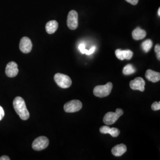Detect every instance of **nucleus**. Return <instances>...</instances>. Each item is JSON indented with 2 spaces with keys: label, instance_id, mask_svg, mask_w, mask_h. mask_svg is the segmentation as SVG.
Instances as JSON below:
<instances>
[{
  "label": "nucleus",
  "instance_id": "obj_16",
  "mask_svg": "<svg viewBox=\"0 0 160 160\" xmlns=\"http://www.w3.org/2000/svg\"><path fill=\"white\" fill-rule=\"evenodd\" d=\"M46 32L48 34H53L54 33L58 28V23L56 20H51L46 23Z\"/></svg>",
  "mask_w": 160,
  "mask_h": 160
},
{
  "label": "nucleus",
  "instance_id": "obj_22",
  "mask_svg": "<svg viewBox=\"0 0 160 160\" xmlns=\"http://www.w3.org/2000/svg\"><path fill=\"white\" fill-rule=\"evenodd\" d=\"M95 50H96V46H92L90 50L87 51V52L86 53V55H91V54L94 53V52L95 51Z\"/></svg>",
  "mask_w": 160,
  "mask_h": 160
},
{
  "label": "nucleus",
  "instance_id": "obj_17",
  "mask_svg": "<svg viewBox=\"0 0 160 160\" xmlns=\"http://www.w3.org/2000/svg\"><path fill=\"white\" fill-rule=\"evenodd\" d=\"M136 72V69L131 64H128L123 68V74L125 75L133 74Z\"/></svg>",
  "mask_w": 160,
  "mask_h": 160
},
{
  "label": "nucleus",
  "instance_id": "obj_15",
  "mask_svg": "<svg viewBox=\"0 0 160 160\" xmlns=\"http://www.w3.org/2000/svg\"><path fill=\"white\" fill-rule=\"evenodd\" d=\"M132 38L134 40H142L143 38H145L147 35V32L139 28H137L132 32Z\"/></svg>",
  "mask_w": 160,
  "mask_h": 160
},
{
  "label": "nucleus",
  "instance_id": "obj_14",
  "mask_svg": "<svg viewBox=\"0 0 160 160\" xmlns=\"http://www.w3.org/2000/svg\"><path fill=\"white\" fill-rule=\"evenodd\" d=\"M126 151L127 148L126 145L123 143H120L114 146L112 149V153L116 157H120L122 155L124 154L126 152Z\"/></svg>",
  "mask_w": 160,
  "mask_h": 160
},
{
  "label": "nucleus",
  "instance_id": "obj_26",
  "mask_svg": "<svg viewBox=\"0 0 160 160\" xmlns=\"http://www.w3.org/2000/svg\"><path fill=\"white\" fill-rule=\"evenodd\" d=\"M158 16L160 17V8H158Z\"/></svg>",
  "mask_w": 160,
  "mask_h": 160
},
{
  "label": "nucleus",
  "instance_id": "obj_20",
  "mask_svg": "<svg viewBox=\"0 0 160 160\" xmlns=\"http://www.w3.org/2000/svg\"><path fill=\"white\" fill-rule=\"evenodd\" d=\"M155 52H156L157 54V58L158 60H160V46L159 44H157L155 46L154 48Z\"/></svg>",
  "mask_w": 160,
  "mask_h": 160
},
{
  "label": "nucleus",
  "instance_id": "obj_6",
  "mask_svg": "<svg viewBox=\"0 0 160 160\" xmlns=\"http://www.w3.org/2000/svg\"><path fill=\"white\" fill-rule=\"evenodd\" d=\"M49 141L46 137H39L34 139L32 143V148L35 151H42L45 149L49 145Z\"/></svg>",
  "mask_w": 160,
  "mask_h": 160
},
{
  "label": "nucleus",
  "instance_id": "obj_7",
  "mask_svg": "<svg viewBox=\"0 0 160 160\" xmlns=\"http://www.w3.org/2000/svg\"><path fill=\"white\" fill-rule=\"evenodd\" d=\"M78 13L75 10H71L69 12L67 17V26L71 30L77 29L78 26Z\"/></svg>",
  "mask_w": 160,
  "mask_h": 160
},
{
  "label": "nucleus",
  "instance_id": "obj_9",
  "mask_svg": "<svg viewBox=\"0 0 160 160\" xmlns=\"http://www.w3.org/2000/svg\"><path fill=\"white\" fill-rule=\"evenodd\" d=\"M32 41L28 37H23L20 42V49L24 53H28L32 49Z\"/></svg>",
  "mask_w": 160,
  "mask_h": 160
},
{
  "label": "nucleus",
  "instance_id": "obj_24",
  "mask_svg": "<svg viewBox=\"0 0 160 160\" xmlns=\"http://www.w3.org/2000/svg\"><path fill=\"white\" fill-rule=\"evenodd\" d=\"M4 116V111L3 108L0 106V120H2V119Z\"/></svg>",
  "mask_w": 160,
  "mask_h": 160
},
{
  "label": "nucleus",
  "instance_id": "obj_13",
  "mask_svg": "<svg viewBox=\"0 0 160 160\" xmlns=\"http://www.w3.org/2000/svg\"><path fill=\"white\" fill-rule=\"evenodd\" d=\"M145 77L147 80L152 82H157L160 80V74L151 69H148L145 73Z\"/></svg>",
  "mask_w": 160,
  "mask_h": 160
},
{
  "label": "nucleus",
  "instance_id": "obj_18",
  "mask_svg": "<svg viewBox=\"0 0 160 160\" xmlns=\"http://www.w3.org/2000/svg\"><path fill=\"white\" fill-rule=\"evenodd\" d=\"M153 45V42L151 39H147L142 43V48L145 53L148 52Z\"/></svg>",
  "mask_w": 160,
  "mask_h": 160
},
{
  "label": "nucleus",
  "instance_id": "obj_12",
  "mask_svg": "<svg viewBox=\"0 0 160 160\" xmlns=\"http://www.w3.org/2000/svg\"><path fill=\"white\" fill-rule=\"evenodd\" d=\"M100 132L103 134L109 133L112 137H118L120 134V131L116 128H110L108 126H102L100 128Z\"/></svg>",
  "mask_w": 160,
  "mask_h": 160
},
{
  "label": "nucleus",
  "instance_id": "obj_25",
  "mask_svg": "<svg viewBox=\"0 0 160 160\" xmlns=\"http://www.w3.org/2000/svg\"><path fill=\"white\" fill-rule=\"evenodd\" d=\"M0 160H10V158L7 155H3L0 157Z\"/></svg>",
  "mask_w": 160,
  "mask_h": 160
},
{
  "label": "nucleus",
  "instance_id": "obj_8",
  "mask_svg": "<svg viewBox=\"0 0 160 160\" xmlns=\"http://www.w3.org/2000/svg\"><path fill=\"white\" fill-rule=\"evenodd\" d=\"M145 82L142 78L137 77L133 80H132L129 83L131 88L133 90H139L141 92H144L145 90Z\"/></svg>",
  "mask_w": 160,
  "mask_h": 160
},
{
  "label": "nucleus",
  "instance_id": "obj_4",
  "mask_svg": "<svg viewBox=\"0 0 160 160\" xmlns=\"http://www.w3.org/2000/svg\"><path fill=\"white\" fill-rule=\"evenodd\" d=\"M54 80L58 86L62 88H68L72 84V80L67 75L57 73L54 76Z\"/></svg>",
  "mask_w": 160,
  "mask_h": 160
},
{
  "label": "nucleus",
  "instance_id": "obj_2",
  "mask_svg": "<svg viewBox=\"0 0 160 160\" xmlns=\"http://www.w3.org/2000/svg\"><path fill=\"white\" fill-rule=\"evenodd\" d=\"M113 84L109 82L106 85L97 86L93 90V94L95 96L98 97H105L108 96L112 92Z\"/></svg>",
  "mask_w": 160,
  "mask_h": 160
},
{
  "label": "nucleus",
  "instance_id": "obj_3",
  "mask_svg": "<svg viewBox=\"0 0 160 160\" xmlns=\"http://www.w3.org/2000/svg\"><path fill=\"white\" fill-rule=\"evenodd\" d=\"M123 114V110L122 109H117L115 112H110L105 114L103 118V122L108 125H113Z\"/></svg>",
  "mask_w": 160,
  "mask_h": 160
},
{
  "label": "nucleus",
  "instance_id": "obj_5",
  "mask_svg": "<svg viewBox=\"0 0 160 160\" xmlns=\"http://www.w3.org/2000/svg\"><path fill=\"white\" fill-rule=\"evenodd\" d=\"M82 104L78 100H71L65 104L63 109L67 113H74L78 112L82 109Z\"/></svg>",
  "mask_w": 160,
  "mask_h": 160
},
{
  "label": "nucleus",
  "instance_id": "obj_10",
  "mask_svg": "<svg viewBox=\"0 0 160 160\" xmlns=\"http://www.w3.org/2000/svg\"><path fill=\"white\" fill-rule=\"evenodd\" d=\"M18 73V65L15 62H10L7 65L6 68V74L7 77L12 78L17 76Z\"/></svg>",
  "mask_w": 160,
  "mask_h": 160
},
{
  "label": "nucleus",
  "instance_id": "obj_11",
  "mask_svg": "<svg viewBox=\"0 0 160 160\" xmlns=\"http://www.w3.org/2000/svg\"><path fill=\"white\" fill-rule=\"evenodd\" d=\"M115 55L121 61L124 59L130 60L133 57V52L131 50L122 51L120 49H118L115 51Z\"/></svg>",
  "mask_w": 160,
  "mask_h": 160
},
{
  "label": "nucleus",
  "instance_id": "obj_1",
  "mask_svg": "<svg viewBox=\"0 0 160 160\" xmlns=\"http://www.w3.org/2000/svg\"><path fill=\"white\" fill-rule=\"evenodd\" d=\"M13 107L19 117L23 120H28L30 117L29 110L22 97H16L13 101Z\"/></svg>",
  "mask_w": 160,
  "mask_h": 160
},
{
  "label": "nucleus",
  "instance_id": "obj_23",
  "mask_svg": "<svg viewBox=\"0 0 160 160\" xmlns=\"http://www.w3.org/2000/svg\"><path fill=\"white\" fill-rule=\"evenodd\" d=\"M126 2L131 4L132 5H133V6H135L137 5L139 1V0H125Z\"/></svg>",
  "mask_w": 160,
  "mask_h": 160
},
{
  "label": "nucleus",
  "instance_id": "obj_21",
  "mask_svg": "<svg viewBox=\"0 0 160 160\" xmlns=\"http://www.w3.org/2000/svg\"><path fill=\"white\" fill-rule=\"evenodd\" d=\"M78 49L80 50V51L82 53V54H86V53L87 52V51L86 49V46L83 43L80 44V45L78 46Z\"/></svg>",
  "mask_w": 160,
  "mask_h": 160
},
{
  "label": "nucleus",
  "instance_id": "obj_19",
  "mask_svg": "<svg viewBox=\"0 0 160 160\" xmlns=\"http://www.w3.org/2000/svg\"><path fill=\"white\" fill-rule=\"evenodd\" d=\"M151 109H152L154 111H157V110H159L160 109V102H155L154 103H152V106H151Z\"/></svg>",
  "mask_w": 160,
  "mask_h": 160
}]
</instances>
